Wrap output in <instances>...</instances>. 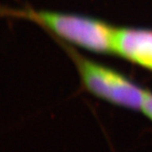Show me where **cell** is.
Instances as JSON below:
<instances>
[{"label": "cell", "instance_id": "1", "mask_svg": "<svg viewBox=\"0 0 152 152\" xmlns=\"http://www.w3.org/2000/svg\"><path fill=\"white\" fill-rule=\"evenodd\" d=\"M0 15L20 17L35 22L60 40L93 53H113L115 29L107 22L82 15L32 9L0 8Z\"/></svg>", "mask_w": 152, "mask_h": 152}, {"label": "cell", "instance_id": "2", "mask_svg": "<svg viewBox=\"0 0 152 152\" xmlns=\"http://www.w3.org/2000/svg\"><path fill=\"white\" fill-rule=\"evenodd\" d=\"M65 49L86 91L115 107L140 112L146 89L118 70L88 58L67 45Z\"/></svg>", "mask_w": 152, "mask_h": 152}, {"label": "cell", "instance_id": "3", "mask_svg": "<svg viewBox=\"0 0 152 152\" xmlns=\"http://www.w3.org/2000/svg\"><path fill=\"white\" fill-rule=\"evenodd\" d=\"M113 54L152 72V29H115Z\"/></svg>", "mask_w": 152, "mask_h": 152}, {"label": "cell", "instance_id": "4", "mask_svg": "<svg viewBox=\"0 0 152 152\" xmlns=\"http://www.w3.org/2000/svg\"><path fill=\"white\" fill-rule=\"evenodd\" d=\"M140 112L152 123V91L150 90L146 89Z\"/></svg>", "mask_w": 152, "mask_h": 152}]
</instances>
